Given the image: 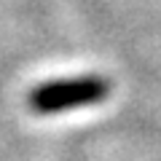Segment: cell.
Wrapping results in <instances>:
<instances>
[{
	"instance_id": "6da1fadb",
	"label": "cell",
	"mask_w": 161,
	"mask_h": 161,
	"mask_svg": "<svg viewBox=\"0 0 161 161\" xmlns=\"http://www.w3.org/2000/svg\"><path fill=\"white\" fill-rule=\"evenodd\" d=\"M110 80L105 75H75V78L43 80L27 92V108L38 115H54L75 108L99 105L110 97Z\"/></svg>"
}]
</instances>
